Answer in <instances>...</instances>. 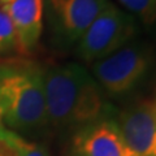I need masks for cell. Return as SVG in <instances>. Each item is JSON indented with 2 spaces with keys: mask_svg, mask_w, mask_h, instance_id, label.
<instances>
[{
  "mask_svg": "<svg viewBox=\"0 0 156 156\" xmlns=\"http://www.w3.org/2000/svg\"><path fill=\"white\" fill-rule=\"evenodd\" d=\"M4 8L14 29L17 51L22 55H30L43 33L44 0H13Z\"/></svg>",
  "mask_w": 156,
  "mask_h": 156,
  "instance_id": "8",
  "label": "cell"
},
{
  "mask_svg": "<svg viewBox=\"0 0 156 156\" xmlns=\"http://www.w3.org/2000/svg\"><path fill=\"white\" fill-rule=\"evenodd\" d=\"M13 51H17L14 29L5 8L0 7V55H7Z\"/></svg>",
  "mask_w": 156,
  "mask_h": 156,
  "instance_id": "11",
  "label": "cell"
},
{
  "mask_svg": "<svg viewBox=\"0 0 156 156\" xmlns=\"http://www.w3.org/2000/svg\"><path fill=\"white\" fill-rule=\"evenodd\" d=\"M11 2H13V0H0V7H5Z\"/></svg>",
  "mask_w": 156,
  "mask_h": 156,
  "instance_id": "12",
  "label": "cell"
},
{
  "mask_svg": "<svg viewBox=\"0 0 156 156\" xmlns=\"http://www.w3.org/2000/svg\"><path fill=\"white\" fill-rule=\"evenodd\" d=\"M138 34V21L125 9L108 3L77 43V56L92 64L122 48Z\"/></svg>",
  "mask_w": 156,
  "mask_h": 156,
  "instance_id": "4",
  "label": "cell"
},
{
  "mask_svg": "<svg viewBox=\"0 0 156 156\" xmlns=\"http://www.w3.org/2000/svg\"><path fill=\"white\" fill-rule=\"evenodd\" d=\"M47 124L57 131L76 130L105 117H115L107 94L85 66L77 62L44 70Z\"/></svg>",
  "mask_w": 156,
  "mask_h": 156,
  "instance_id": "1",
  "label": "cell"
},
{
  "mask_svg": "<svg viewBox=\"0 0 156 156\" xmlns=\"http://www.w3.org/2000/svg\"><path fill=\"white\" fill-rule=\"evenodd\" d=\"M111 0H48V20L58 44H77Z\"/></svg>",
  "mask_w": 156,
  "mask_h": 156,
  "instance_id": "5",
  "label": "cell"
},
{
  "mask_svg": "<svg viewBox=\"0 0 156 156\" xmlns=\"http://www.w3.org/2000/svg\"><path fill=\"white\" fill-rule=\"evenodd\" d=\"M120 4L136 21L146 26L156 23V0H119Z\"/></svg>",
  "mask_w": 156,
  "mask_h": 156,
  "instance_id": "10",
  "label": "cell"
},
{
  "mask_svg": "<svg viewBox=\"0 0 156 156\" xmlns=\"http://www.w3.org/2000/svg\"><path fill=\"white\" fill-rule=\"evenodd\" d=\"M0 105L8 129L21 135L46 129L44 69L25 60L0 62Z\"/></svg>",
  "mask_w": 156,
  "mask_h": 156,
  "instance_id": "2",
  "label": "cell"
},
{
  "mask_svg": "<svg viewBox=\"0 0 156 156\" xmlns=\"http://www.w3.org/2000/svg\"><path fill=\"white\" fill-rule=\"evenodd\" d=\"M126 144L135 156H156V104L140 100L116 117Z\"/></svg>",
  "mask_w": 156,
  "mask_h": 156,
  "instance_id": "7",
  "label": "cell"
},
{
  "mask_svg": "<svg viewBox=\"0 0 156 156\" xmlns=\"http://www.w3.org/2000/svg\"><path fill=\"white\" fill-rule=\"evenodd\" d=\"M0 156H50L44 146L0 125Z\"/></svg>",
  "mask_w": 156,
  "mask_h": 156,
  "instance_id": "9",
  "label": "cell"
},
{
  "mask_svg": "<svg viewBox=\"0 0 156 156\" xmlns=\"http://www.w3.org/2000/svg\"><path fill=\"white\" fill-rule=\"evenodd\" d=\"M152 51L134 39L122 48L91 64V76L107 96L120 98L133 91L147 76L152 64Z\"/></svg>",
  "mask_w": 156,
  "mask_h": 156,
  "instance_id": "3",
  "label": "cell"
},
{
  "mask_svg": "<svg viewBox=\"0 0 156 156\" xmlns=\"http://www.w3.org/2000/svg\"><path fill=\"white\" fill-rule=\"evenodd\" d=\"M154 101H155V104H156V99H155V100H154Z\"/></svg>",
  "mask_w": 156,
  "mask_h": 156,
  "instance_id": "14",
  "label": "cell"
},
{
  "mask_svg": "<svg viewBox=\"0 0 156 156\" xmlns=\"http://www.w3.org/2000/svg\"><path fill=\"white\" fill-rule=\"evenodd\" d=\"M0 125H3V108L0 105Z\"/></svg>",
  "mask_w": 156,
  "mask_h": 156,
  "instance_id": "13",
  "label": "cell"
},
{
  "mask_svg": "<svg viewBox=\"0 0 156 156\" xmlns=\"http://www.w3.org/2000/svg\"><path fill=\"white\" fill-rule=\"evenodd\" d=\"M68 156H135L126 144L116 117H105L76 130Z\"/></svg>",
  "mask_w": 156,
  "mask_h": 156,
  "instance_id": "6",
  "label": "cell"
}]
</instances>
